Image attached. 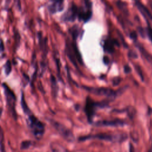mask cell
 <instances>
[{
  "label": "cell",
  "instance_id": "1",
  "mask_svg": "<svg viewBox=\"0 0 152 152\" xmlns=\"http://www.w3.org/2000/svg\"><path fill=\"white\" fill-rule=\"evenodd\" d=\"M110 100H104L101 102H94L90 97L87 96L84 106V112L87 120L90 123H92L93 119L98 108H104L107 107Z\"/></svg>",
  "mask_w": 152,
  "mask_h": 152
},
{
  "label": "cell",
  "instance_id": "2",
  "mask_svg": "<svg viewBox=\"0 0 152 152\" xmlns=\"http://www.w3.org/2000/svg\"><path fill=\"white\" fill-rule=\"evenodd\" d=\"M86 91L89 93L97 95V96H106L108 98L114 99L117 96L121 95L126 89V87H123L122 88L118 89L117 90H114L112 88L104 87H90V86H83Z\"/></svg>",
  "mask_w": 152,
  "mask_h": 152
},
{
  "label": "cell",
  "instance_id": "3",
  "mask_svg": "<svg viewBox=\"0 0 152 152\" xmlns=\"http://www.w3.org/2000/svg\"><path fill=\"white\" fill-rule=\"evenodd\" d=\"M65 52L69 61L76 68L78 67V62L81 65H83V59L76 45L75 41L66 39L65 42Z\"/></svg>",
  "mask_w": 152,
  "mask_h": 152
},
{
  "label": "cell",
  "instance_id": "4",
  "mask_svg": "<svg viewBox=\"0 0 152 152\" xmlns=\"http://www.w3.org/2000/svg\"><path fill=\"white\" fill-rule=\"evenodd\" d=\"M2 86L4 88V93L8 110L12 118L15 121H17L18 116L15 108L17 101L16 96L7 83H3L2 84Z\"/></svg>",
  "mask_w": 152,
  "mask_h": 152
},
{
  "label": "cell",
  "instance_id": "5",
  "mask_svg": "<svg viewBox=\"0 0 152 152\" xmlns=\"http://www.w3.org/2000/svg\"><path fill=\"white\" fill-rule=\"evenodd\" d=\"M27 116L26 122L30 131L36 138H40L45 132V124L33 113Z\"/></svg>",
  "mask_w": 152,
  "mask_h": 152
},
{
  "label": "cell",
  "instance_id": "6",
  "mask_svg": "<svg viewBox=\"0 0 152 152\" xmlns=\"http://www.w3.org/2000/svg\"><path fill=\"white\" fill-rule=\"evenodd\" d=\"M127 138L125 134H110L107 133H99L96 134H91L80 137L78 140L80 141H85L90 139H98L109 142H122Z\"/></svg>",
  "mask_w": 152,
  "mask_h": 152
},
{
  "label": "cell",
  "instance_id": "7",
  "mask_svg": "<svg viewBox=\"0 0 152 152\" xmlns=\"http://www.w3.org/2000/svg\"><path fill=\"white\" fill-rule=\"evenodd\" d=\"M49 123L54 128V129L66 141L68 142H73L74 141V136L72 131L66 128L63 124L56 121L52 119H48Z\"/></svg>",
  "mask_w": 152,
  "mask_h": 152
},
{
  "label": "cell",
  "instance_id": "8",
  "mask_svg": "<svg viewBox=\"0 0 152 152\" xmlns=\"http://www.w3.org/2000/svg\"><path fill=\"white\" fill-rule=\"evenodd\" d=\"M84 6L78 7L77 18L79 19V20L86 23L90 20L92 16V4L90 1H84Z\"/></svg>",
  "mask_w": 152,
  "mask_h": 152
},
{
  "label": "cell",
  "instance_id": "9",
  "mask_svg": "<svg viewBox=\"0 0 152 152\" xmlns=\"http://www.w3.org/2000/svg\"><path fill=\"white\" fill-rule=\"evenodd\" d=\"M78 7L72 2L66 11L61 16V19L64 22H74L78 17Z\"/></svg>",
  "mask_w": 152,
  "mask_h": 152
},
{
  "label": "cell",
  "instance_id": "10",
  "mask_svg": "<svg viewBox=\"0 0 152 152\" xmlns=\"http://www.w3.org/2000/svg\"><path fill=\"white\" fill-rule=\"evenodd\" d=\"M126 122L122 119H115L112 120H101L96 121L94 125L96 126H122L126 125Z\"/></svg>",
  "mask_w": 152,
  "mask_h": 152
},
{
  "label": "cell",
  "instance_id": "11",
  "mask_svg": "<svg viewBox=\"0 0 152 152\" xmlns=\"http://www.w3.org/2000/svg\"><path fill=\"white\" fill-rule=\"evenodd\" d=\"M119 46V43L117 39L107 37L103 40V48L104 51L112 53L115 51V46Z\"/></svg>",
  "mask_w": 152,
  "mask_h": 152
},
{
  "label": "cell",
  "instance_id": "12",
  "mask_svg": "<svg viewBox=\"0 0 152 152\" xmlns=\"http://www.w3.org/2000/svg\"><path fill=\"white\" fill-rule=\"evenodd\" d=\"M37 38H38V44L40 50L43 53V59L46 58V56L48 53V38L46 37H43L42 32L39 31L37 32Z\"/></svg>",
  "mask_w": 152,
  "mask_h": 152
},
{
  "label": "cell",
  "instance_id": "13",
  "mask_svg": "<svg viewBox=\"0 0 152 152\" xmlns=\"http://www.w3.org/2000/svg\"><path fill=\"white\" fill-rule=\"evenodd\" d=\"M48 11L51 14L62 11L64 8V1H52L47 6Z\"/></svg>",
  "mask_w": 152,
  "mask_h": 152
},
{
  "label": "cell",
  "instance_id": "14",
  "mask_svg": "<svg viewBox=\"0 0 152 152\" xmlns=\"http://www.w3.org/2000/svg\"><path fill=\"white\" fill-rule=\"evenodd\" d=\"M135 5L137 7V8L138 9L140 12L141 13L142 16L145 18L146 20H148L150 21H152V14L148 9V8L145 6L141 2L136 1H135Z\"/></svg>",
  "mask_w": 152,
  "mask_h": 152
},
{
  "label": "cell",
  "instance_id": "15",
  "mask_svg": "<svg viewBox=\"0 0 152 152\" xmlns=\"http://www.w3.org/2000/svg\"><path fill=\"white\" fill-rule=\"evenodd\" d=\"M20 104H21V106L22 108V110L24 112V113L26 115L28 116L32 113V112L31 111V110L30 109L28 106L27 105L26 99H25V96H24V92L22 91H21V101H20Z\"/></svg>",
  "mask_w": 152,
  "mask_h": 152
},
{
  "label": "cell",
  "instance_id": "16",
  "mask_svg": "<svg viewBox=\"0 0 152 152\" xmlns=\"http://www.w3.org/2000/svg\"><path fill=\"white\" fill-rule=\"evenodd\" d=\"M50 81L52 96L54 98H56L57 96V94H58L59 87L58 86V83H57L56 78L52 74L50 75Z\"/></svg>",
  "mask_w": 152,
  "mask_h": 152
},
{
  "label": "cell",
  "instance_id": "17",
  "mask_svg": "<svg viewBox=\"0 0 152 152\" xmlns=\"http://www.w3.org/2000/svg\"><path fill=\"white\" fill-rule=\"evenodd\" d=\"M14 51L15 52L19 48L20 45V41H21V36L18 30L15 29L14 32Z\"/></svg>",
  "mask_w": 152,
  "mask_h": 152
},
{
  "label": "cell",
  "instance_id": "18",
  "mask_svg": "<svg viewBox=\"0 0 152 152\" xmlns=\"http://www.w3.org/2000/svg\"><path fill=\"white\" fill-rule=\"evenodd\" d=\"M69 33H70V34L71 35L73 40L75 41L76 39L78 38V37L79 36V34L80 33V30L79 28V27L77 26H74L71 27H70L68 30Z\"/></svg>",
  "mask_w": 152,
  "mask_h": 152
},
{
  "label": "cell",
  "instance_id": "19",
  "mask_svg": "<svg viewBox=\"0 0 152 152\" xmlns=\"http://www.w3.org/2000/svg\"><path fill=\"white\" fill-rule=\"evenodd\" d=\"M136 46L139 50L141 52L142 55L146 58V59L149 62H152V56L148 53V52L144 48V47L140 43H136Z\"/></svg>",
  "mask_w": 152,
  "mask_h": 152
},
{
  "label": "cell",
  "instance_id": "20",
  "mask_svg": "<svg viewBox=\"0 0 152 152\" xmlns=\"http://www.w3.org/2000/svg\"><path fill=\"white\" fill-rule=\"evenodd\" d=\"M50 148L52 152H68L64 147L55 143L51 144Z\"/></svg>",
  "mask_w": 152,
  "mask_h": 152
},
{
  "label": "cell",
  "instance_id": "21",
  "mask_svg": "<svg viewBox=\"0 0 152 152\" xmlns=\"http://www.w3.org/2000/svg\"><path fill=\"white\" fill-rule=\"evenodd\" d=\"M12 71V65L10 59L7 60L4 65V72L6 76H8Z\"/></svg>",
  "mask_w": 152,
  "mask_h": 152
},
{
  "label": "cell",
  "instance_id": "22",
  "mask_svg": "<svg viewBox=\"0 0 152 152\" xmlns=\"http://www.w3.org/2000/svg\"><path fill=\"white\" fill-rule=\"evenodd\" d=\"M4 134L2 127L0 126V150L1 152H5V146L4 144Z\"/></svg>",
  "mask_w": 152,
  "mask_h": 152
},
{
  "label": "cell",
  "instance_id": "23",
  "mask_svg": "<svg viewBox=\"0 0 152 152\" xmlns=\"http://www.w3.org/2000/svg\"><path fill=\"white\" fill-rule=\"evenodd\" d=\"M144 35L145 36L148 37L149 40L152 43V27L148 23L147 26L144 28Z\"/></svg>",
  "mask_w": 152,
  "mask_h": 152
},
{
  "label": "cell",
  "instance_id": "24",
  "mask_svg": "<svg viewBox=\"0 0 152 152\" xmlns=\"http://www.w3.org/2000/svg\"><path fill=\"white\" fill-rule=\"evenodd\" d=\"M116 5L117 7L121 10H122V11L123 12H124L125 14H128V9L126 8V4L124 2H122V1H117L116 2Z\"/></svg>",
  "mask_w": 152,
  "mask_h": 152
},
{
  "label": "cell",
  "instance_id": "25",
  "mask_svg": "<svg viewBox=\"0 0 152 152\" xmlns=\"http://www.w3.org/2000/svg\"><path fill=\"white\" fill-rule=\"evenodd\" d=\"M32 142L30 140H25L23 141L21 143V145H20V148L22 150H26L28 149L31 145Z\"/></svg>",
  "mask_w": 152,
  "mask_h": 152
},
{
  "label": "cell",
  "instance_id": "26",
  "mask_svg": "<svg viewBox=\"0 0 152 152\" xmlns=\"http://www.w3.org/2000/svg\"><path fill=\"white\" fill-rule=\"evenodd\" d=\"M23 78H24V84L23 85L24 86V87H26L27 86V84L29 82V77L28 76V75L27 74H26L25 72L23 73Z\"/></svg>",
  "mask_w": 152,
  "mask_h": 152
},
{
  "label": "cell",
  "instance_id": "27",
  "mask_svg": "<svg viewBox=\"0 0 152 152\" xmlns=\"http://www.w3.org/2000/svg\"><path fill=\"white\" fill-rule=\"evenodd\" d=\"M121 81V78L119 77H115L114 78H113L112 80V84L115 86L116 85H118L120 82Z\"/></svg>",
  "mask_w": 152,
  "mask_h": 152
},
{
  "label": "cell",
  "instance_id": "28",
  "mask_svg": "<svg viewBox=\"0 0 152 152\" xmlns=\"http://www.w3.org/2000/svg\"><path fill=\"white\" fill-rule=\"evenodd\" d=\"M130 37L131 39H132L134 41L137 40V34L135 31H132V32H131L130 33Z\"/></svg>",
  "mask_w": 152,
  "mask_h": 152
},
{
  "label": "cell",
  "instance_id": "29",
  "mask_svg": "<svg viewBox=\"0 0 152 152\" xmlns=\"http://www.w3.org/2000/svg\"><path fill=\"white\" fill-rule=\"evenodd\" d=\"M128 55L131 58H137L138 57V55L137 54V53H135V52L133 51V50H131L129 53Z\"/></svg>",
  "mask_w": 152,
  "mask_h": 152
},
{
  "label": "cell",
  "instance_id": "30",
  "mask_svg": "<svg viewBox=\"0 0 152 152\" xmlns=\"http://www.w3.org/2000/svg\"><path fill=\"white\" fill-rule=\"evenodd\" d=\"M4 45L2 39H0V53H2L4 51Z\"/></svg>",
  "mask_w": 152,
  "mask_h": 152
},
{
  "label": "cell",
  "instance_id": "31",
  "mask_svg": "<svg viewBox=\"0 0 152 152\" xmlns=\"http://www.w3.org/2000/svg\"><path fill=\"white\" fill-rule=\"evenodd\" d=\"M124 71L125 73H128L131 71V68L130 67L128 66V65H126V66H125L124 67Z\"/></svg>",
  "mask_w": 152,
  "mask_h": 152
},
{
  "label": "cell",
  "instance_id": "32",
  "mask_svg": "<svg viewBox=\"0 0 152 152\" xmlns=\"http://www.w3.org/2000/svg\"><path fill=\"white\" fill-rule=\"evenodd\" d=\"M103 62H104L106 64H107L109 62V59L108 58L107 56H104V57H103Z\"/></svg>",
  "mask_w": 152,
  "mask_h": 152
},
{
  "label": "cell",
  "instance_id": "33",
  "mask_svg": "<svg viewBox=\"0 0 152 152\" xmlns=\"http://www.w3.org/2000/svg\"><path fill=\"white\" fill-rule=\"evenodd\" d=\"M2 112H3V107H0V119H1V116H2Z\"/></svg>",
  "mask_w": 152,
  "mask_h": 152
},
{
  "label": "cell",
  "instance_id": "34",
  "mask_svg": "<svg viewBox=\"0 0 152 152\" xmlns=\"http://www.w3.org/2000/svg\"><path fill=\"white\" fill-rule=\"evenodd\" d=\"M148 152H152V144H151V147H150V148L148 149Z\"/></svg>",
  "mask_w": 152,
  "mask_h": 152
},
{
  "label": "cell",
  "instance_id": "35",
  "mask_svg": "<svg viewBox=\"0 0 152 152\" xmlns=\"http://www.w3.org/2000/svg\"><path fill=\"white\" fill-rule=\"evenodd\" d=\"M149 3H150V6L151 8L152 9V1H150V2H149Z\"/></svg>",
  "mask_w": 152,
  "mask_h": 152
}]
</instances>
